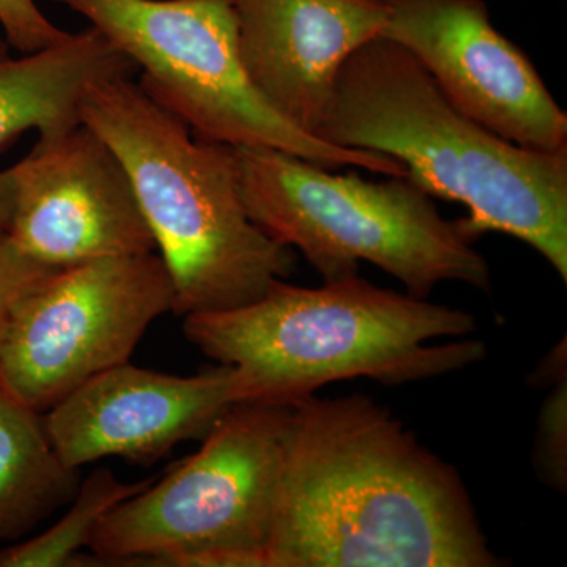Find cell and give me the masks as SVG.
<instances>
[{
	"mask_svg": "<svg viewBox=\"0 0 567 567\" xmlns=\"http://www.w3.org/2000/svg\"><path fill=\"white\" fill-rule=\"evenodd\" d=\"M9 44H7L6 39L3 37H0V54H7L9 52Z\"/></svg>",
	"mask_w": 567,
	"mask_h": 567,
	"instance_id": "ffe728a7",
	"label": "cell"
},
{
	"mask_svg": "<svg viewBox=\"0 0 567 567\" xmlns=\"http://www.w3.org/2000/svg\"><path fill=\"white\" fill-rule=\"evenodd\" d=\"M290 413L282 402L230 406L197 453L100 522L80 565L265 567Z\"/></svg>",
	"mask_w": 567,
	"mask_h": 567,
	"instance_id": "8992f818",
	"label": "cell"
},
{
	"mask_svg": "<svg viewBox=\"0 0 567 567\" xmlns=\"http://www.w3.org/2000/svg\"><path fill=\"white\" fill-rule=\"evenodd\" d=\"M134 70L92 25L44 50L0 54V152L31 130L54 133L81 122L89 89Z\"/></svg>",
	"mask_w": 567,
	"mask_h": 567,
	"instance_id": "4fadbf2b",
	"label": "cell"
},
{
	"mask_svg": "<svg viewBox=\"0 0 567 567\" xmlns=\"http://www.w3.org/2000/svg\"><path fill=\"white\" fill-rule=\"evenodd\" d=\"M9 169L13 213L7 234L39 262L63 268L156 251L125 167L84 123L39 134Z\"/></svg>",
	"mask_w": 567,
	"mask_h": 567,
	"instance_id": "30bf717a",
	"label": "cell"
},
{
	"mask_svg": "<svg viewBox=\"0 0 567 567\" xmlns=\"http://www.w3.org/2000/svg\"><path fill=\"white\" fill-rule=\"evenodd\" d=\"M238 48L254 87L315 134L347 59L388 20L385 0H234Z\"/></svg>",
	"mask_w": 567,
	"mask_h": 567,
	"instance_id": "7c38bea8",
	"label": "cell"
},
{
	"mask_svg": "<svg viewBox=\"0 0 567 567\" xmlns=\"http://www.w3.org/2000/svg\"><path fill=\"white\" fill-rule=\"evenodd\" d=\"M155 477L123 483L111 470L92 473L80 484L69 511L51 528L25 543L0 550V567L73 566L82 547L91 546L100 522L125 499L140 494Z\"/></svg>",
	"mask_w": 567,
	"mask_h": 567,
	"instance_id": "9a60e30c",
	"label": "cell"
},
{
	"mask_svg": "<svg viewBox=\"0 0 567 567\" xmlns=\"http://www.w3.org/2000/svg\"><path fill=\"white\" fill-rule=\"evenodd\" d=\"M78 472L55 453L41 413L0 386V540L21 537L70 503Z\"/></svg>",
	"mask_w": 567,
	"mask_h": 567,
	"instance_id": "5bb4252c",
	"label": "cell"
},
{
	"mask_svg": "<svg viewBox=\"0 0 567 567\" xmlns=\"http://www.w3.org/2000/svg\"><path fill=\"white\" fill-rule=\"evenodd\" d=\"M11 213H13V181L10 169L0 171V230H7L10 226Z\"/></svg>",
	"mask_w": 567,
	"mask_h": 567,
	"instance_id": "d6986e66",
	"label": "cell"
},
{
	"mask_svg": "<svg viewBox=\"0 0 567 567\" xmlns=\"http://www.w3.org/2000/svg\"><path fill=\"white\" fill-rule=\"evenodd\" d=\"M382 37L412 52L447 100L503 140L567 151V114L536 66L492 24L486 0H385Z\"/></svg>",
	"mask_w": 567,
	"mask_h": 567,
	"instance_id": "9c48e42d",
	"label": "cell"
},
{
	"mask_svg": "<svg viewBox=\"0 0 567 567\" xmlns=\"http://www.w3.org/2000/svg\"><path fill=\"white\" fill-rule=\"evenodd\" d=\"M55 270L28 256L7 230H0V341L22 298Z\"/></svg>",
	"mask_w": 567,
	"mask_h": 567,
	"instance_id": "e0dca14e",
	"label": "cell"
},
{
	"mask_svg": "<svg viewBox=\"0 0 567 567\" xmlns=\"http://www.w3.org/2000/svg\"><path fill=\"white\" fill-rule=\"evenodd\" d=\"M80 121L121 159L175 290V315L251 303L295 271L293 249L254 224L237 148L197 136L132 74L85 93Z\"/></svg>",
	"mask_w": 567,
	"mask_h": 567,
	"instance_id": "277c9868",
	"label": "cell"
},
{
	"mask_svg": "<svg viewBox=\"0 0 567 567\" xmlns=\"http://www.w3.org/2000/svg\"><path fill=\"white\" fill-rule=\"evenodd\" d=\"M316 136L404 164L429 196L464 205L470 240L517 238L567 282V151L520 147L473 121L395 41L375 37L347 59Z\"/></svg>",
	"mask_w": 567,
	"mask_h": 567,
	"instance_id": "7a4b0ae2",
	"label": "cell"
},
{
	"mask_svg": "<svg viewBox=\"0 0 567 567\" xmlns=\"http://www.w3.org/2000/svg\"><path fill=\"white\" fill-rule=\"evenodd\" d=\"M0 28L7 44L20 54L54 47L71 35L48 20L35 0H0Z\"/></svg>",
	"mask_w": 567,
	"mask_h": 567,
	"instance_id": "ac0fdd59",
	"label": "cell"
},
{
	"mask_svg": "<svg viewBox=\"0 0 567 567\" xmlns=\"http://www.w3.org/2000/svg\"><path fill=\"white\" fill-rule=\"evenodd\" d=\"M550 393L537 417L533 464L547 487L567 486V372L548 383Z\"/></svg>",
	"mask_w": 567,
	"mask_h": 567,
	"instance_id": "2e32d148",
	"label": "cell"
},
{
	"mask_svg": "<svg viewBox=\"0 0 567 567\" xmlns=\"http://www.w3.org/2000/svg\"><path fill=\"white\" fill-rule=\"evenodd\" d=\"M456 470L364 394L293 402L265 567H496Z\"/></svg>",
	"mask_w": 567,
	"mask_h": 567,
	"instance_id": "6da1fadb",
	"label": "cell"
},
{
	"mask_svg": "<svg viewBox=\"0 0 567 567\" xmlns=\"http://www.w3.org/2000/svg\"><path fill=\"white\" fill-rule=\"evenodd\" d=\"M174 301L173 279L156 251L58 268L11 317L0 341V386L47 413L92 377L128 363Z\"/></svg>",
	"mask_w": 567,
	"mask_h": 567,
	"instance_id": "ba28073f",
	"label": "cell"
},
{
	"mask_svg": "<svg viewBox=\"0 0 567 567\" xmlns=\"http://www.w3.org/2000/svg\"><path fill=\"white\" fill-rule=\"evenodd\" d=\"M240 402H249L248 391L234 365L181 377L128 361L71 391L43 423L63 464L80 470L106 457L156 461L177 443L204 439Z\"/></svg>",
	"mask_w": 567,
	"mask_h": 567,
	"instance_id": "8fae6325",
	"label": "cell"
},
{
	"mask_svg": "<svg viewBox=\"0 0 567 567\" xmlns=\"http://www.w3.org/2000/svg\"><path fill=\"white\" fill-rule=\"evenodd\" d=\"M186 338L244 377L249 402L293 404L341 380L394 386L461 371L486 357L475 316L360 275L300 287L278 279L251 303L185 316Z\"/></svg>",
	"mask_w": 567,
	"mask_h": 567,
	"instance_id": "3957f363",
	"label": "cell"
},
{
	"mask_svg": "<svg viewBox=\"0 0 567 567\" xmlns=\"http://www.w3.org/2000/svg\"><path fill=\"white\" fill-rule=\"evenodd\" d=\"M78 11L140 66V84L197 136L268 147L333 167L404 177L375 152L328 144L286 121L254 87L238 48L234 0H52Z\"/></svg>",
	"mask_w": 567,
	"mask_h": 567,
	"instance_id": "52a82bcc",
	"label": "cell"
},
{
	"mask_svg": "<svg viewBox=\"0 0 567 567\" xmlns=\"http://www.w3.org/2000/svg\"><path fill=\"white\" fill-rule=\"evenodd\" d=\"M246 212L276 244L298 249L323 282L369 262L429 298L439 284L491 292V267L457 221L412 178L368 182L276 148H237Z\"/></svg>",
	"mask_w": 567,
	"mask_h": 567,
	"instance_id": "5b68a950",
	"label": "cell"
}]
</instances>
